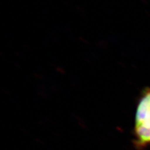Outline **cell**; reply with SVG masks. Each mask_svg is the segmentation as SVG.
Wrapping results in <instances>:
<instances>
[{
  "label": "cell",
  "instance_id": "cell-1",
  "mask_svg": "<svg viewBox=\"0 0 150 150\" xmlns=\"http://www.w3.org/2000/svg\"><path fill=\"white\" fill-rule=\"evenodd\" d=\"M132 142L137 150L150 145V88L142 92L136 105Z\"/></svg>",
  "mask_w": 150,
  "mask_h": 150
}]
</instances>
